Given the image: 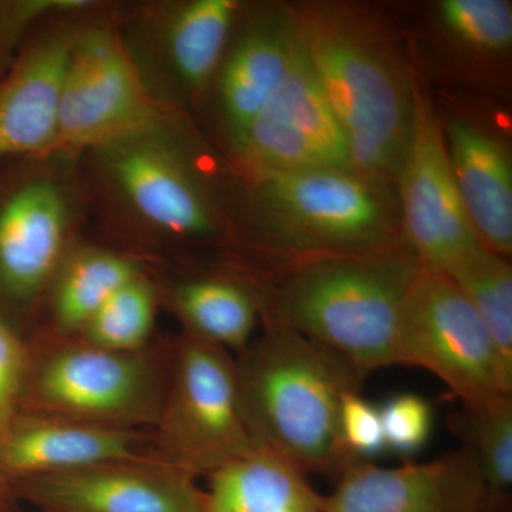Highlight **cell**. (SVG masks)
Instances as JSON below:
<instances>
[{"label": "cell", "mask_w": 512, "mask_h": 512, "mask_svg": "<svg viewBox=\"0 0 512 512\" xmlns=\"http://www.w3.org/2000/svg\"><path fill=\"white\" fill-rule=\"evenodd\" d=\"M30 365L28 346L0 313V434L22 410Z\"/></svg>", "instance_id": "obj_30"}, {"label": "cell", "mask_w": 512, "mask_h": 512, "mask_svg": "<svg viewBox=\"0 0 512 512\" xmlns=\"http://www.w3.org/2000/svg\"><path fill=\"white\" fill-rule=\"evenodd\" d=\"M39 160L0 161V313L8 320L46 295L70 251L72 190Z\"/></svg>", "instance_id": "obj_10"}, {"label": "cell", "mask_w": 512, "mask_h": 512, "mask_svg": "<svg viewBox=\"0 0 512 512\" xmlns=\"http://www.w3.org/2000/svg\"><path fill=\"white\" fill-rule=\"evenodd\" d=\"M12 493V485H10L9 481L3 476L2 471H0V505L8 504L9 497Z\"/></svg>", "instance_id": "obj_32"}, {"label": "cell", "mask_w": 512, "mask_h": 512, "mask_svg": "<svg viewBox=\"0 0 512 512\" xmlns=\"http://www.w3.org/2000/svg\"><path fill=\"white\" fill-rule=\"evenodd\" d=\"M0 512H15L13 510H10L9 505H0Z\"/></svg>", "instance_id": "obj_33"}, {"label": "cell", "mask_w": 512, "mask_h": 512, "mask_svg": "<svg viewBox=\"0 0 512 512\" xmlns=\"http://www.w3.org/2000/svg\"><path fill=\"white\" fill-rule=\"evenodd\" d=\"M165 386L144 350L114 352L76 339L32 359L22 410L138 430L156 424Z\"/></svg>", "instance_id": "obj_9"}, {"label": "cell", "mask_w": 512, "mask_h": 512, "mask_svg": "<svg viewBox=\"0 0 512 512\" xmlns=\"http://www.w3.org/2000/svg\"><path fill=\"white\" fill-rule=\"evenodd\" d=\"M393 365L433 373L466 407L512 399V373L501 362L483 320L440 272L420 269L404 296Z\"/></svg>", "instance_id": "obj_7"}, {"label": "cell", "mask_w": 512, "mask_h": 512, "mask_svg": "<svg viewBox=\"0 0 512 512\" xmlns=\"http://www.w3.org/2000/svg\"><path fill=\"white\" fill-rule=\"evenodd\" d=\"M234 154L252 180L330 168L353 170L348 141L302 45L284 84Z\"/></svg>", "instance_id": "obj_13"}, {"label": "cell", "mask_w": 512, "mask_h": 512, "mask_svg": "<svg viewBox=\"0 0 512 512\" xmlns=\"http://www.w3.org/2000/svg\"><path fill=\"white\" fill-rule=\"evenodd\" d=\"M171 303L187 335L227 352L247 348L262 315V299L225 276L187 279L175 286Z\"/></svg>", "instance_id": "obj_21"}, {"label": "cell", "mask_w": 512, "mask_h": 512, "mask_svg": "<svg viewBox=\"0 0 512 512\" xmlns=\"http://www.w3.org/2000/svg\"><path fill=\"white\" fill-rule=\"evenodd\" d=\"M487 512H511L510 498H508V495L495 494Z\"/></svg>", "instance_id": "obj_31"}, {"label": "cell", "mask_w": 512, "mask_h": 512, "mask_svg": "<svg viewBox=\"0 0 512 512\" xmlns=\"http://www.w3.org/2000/svg\"><path fill=\"white\" fill-rule=\"evenodd\" d=\"M12 491L40 512H205L197 478L163 460H130L29 478Z\"/></svg>", "instance_id": "obj_15"}, {"label": "cell", "mask_w": 512, "mask_h": 512, "mask_svg": "<svg viewBox=\"0 0 512 512\" xmlns=\"http://www.w3.org/2000/svg\"><path fill=\"white\" fill-rule=\"evenodd\" d=\"M164 111L154 123L89 150L101 184L150 234L200 241L218 232L211 190L187 141Z\"/></svg>", "instance_id": "obj_5"}, {"label": "cell", "mask_w": 512, "mask_h": 512, "mask_svg": "<svg viewBox=\"0 0 512 512\" xmlns=\"http://www.w3.org/2000/svg\"><path fill=\"white\" fill-rule=\"evenodd\" d=\"M141 275L133 259L94 247L72 249L64 256L47 293L57 329L79 335L114 292Z\"/></svg>", "instance_id": "obj_22"}, {"label": "cell", "mask_w": 512, "mask_h": 512, "mask_svg": "<svg viewBox=\"0 0 512 512\" xmlns=\"http://www.w3.org/2000/svg\"><path fill=\"white\" fill-rule=\"evenodd\" d=\"M299 42L292 9L259 10L229 42L215 76L222 128L234 151L291 72Z\"/></svg>", "instance_id": "obj_18"}, {"label": "cell", "mask_w": 512, "mask_h": 512, "mask_svg": "<svg viewBox=\"0 0 512 512\" xmlns=\"http://www.w3.org/2000/svg\"><path fill=\"white\" fill-rule=\"evenodd\" d=\"M420 269L404 244L293 265L262 299L266 328L315 340L370 375L393 366L397 320Z\"/></svg>", "instance_id": "obj_3"}, {"label": "cell", "mask_w": 512, "mask_h": 512, "mask_svg": "<svg viewBox=\"0 0 512 512\" xmlns=\"http://www.w3.org/2000/svg\"><path fill=\"white\" fill-rule=\"evenodd\" d=\"M141 86L106 20L79 26L57 104V151H89L154 123L164 113Z\"/></svg>", "instance_id": "obj_11"}, {"label": "cell", "mask_w": 512, "mask_h": 512, "mask_svg": "<svg viewBox=\"0 0 512 512\" xmlns=\"http://www.w3.org/2000/svg\"><path fill=\"white\" fill-rule=\"evenodd\" d=\"M450 424L476 457L488 490L507 495L512 485V399L463 406Z\"/></svg>", "instance_id": "obj_25"}, {"label": "cell", "mask_w": 512, "mask_h": 512, "mask_svg": "<svg viewBox=\"0 0 512 512\" xmlns=\"http://www.w3.org/2000/svg\"><path fill=\"white\" fill-rule=\"evenodd\" d=\"M386 451L410 457L426 446L433 430V409L424 397L400 393L379 406Z\"/></svg>", "instance_id": "obj_27"}, {"label": "cell", "mask_w": 512, "mask_h": 512, "mask_svg": "<svg viewBox=\"0 0 512 512\" xmlns=\"http://www.w3.org/2000/svg\"><path fill=\"white\" fill-rule=\"evenodd\" d=\"M444 275L466 296L490 333L501 362L512 373V268L484 245L456 259Z\"/></svg>", "instance_id": "obj_23"}, {"label": "cell", "mask_w": 512, "mask_h": 512, "mask_svg": "<svg viewBox=\"0 0 512 512\" xmlns=\"http://www.w3.org/2000/svg\"><path fill=\"white\" fill-rule=\"evenodd\" d=\"M156 315V289L141 274L114 292L77 338L114 352H141L153 332Z\"/></svg>", "instance_id": "obj_24"}, {"label": "cell", "mask_w": 512, "mask_h": 512, "mask_svg": "<svg viewBox=\"0 0 512 512\" xmlns=\"http://www.w3.org/2000/svg\"><path fill=\"white\" fill-rule=\"evenodd\" d=\"M96 8L90 0H12L0 2V76L6 72V59L19 40L39 20L50 16H76Z\"/></svg>", "instance_id": "obj_29"}, {"label": "cell", "mask_w": 512, "mask_h": 512, "mask_svg": "<svg viewBox=\"0 0 512 512\" xmlns=\"http://www.w3.org/2000/svg\"><path fill=\"white\" fill-rule=\"evenodd\" d=\"M154 427L158 457L195 478L210 476L254 448L242 412L237 363L227 350L184 333Z\"/></svg>", "instance_id": "obj_6"}, {"label": "cell", "mask_w": 512, "mask_h": 512, "mask_svg": "<svg viewBox=\"0 0 512 512\" xmlns=\"http://www.w3.org/2000/svg\"><path fill=\"white\" fill-rule=\"evenodd\" d=\"M239 9L235 0L148 3L116 23L124 52L156 106L181 109L210 89Z\"/></svg>", "instance_id": "obj_8"}, {"label": "cell", "mask_w": 512, "mask_h": 512, "mask_svg": "<svg viewBox=\"0 0 512 512\" xmlns=\"http://www.w3.org/2000/svg\"><path fill=\"white\" fill-rule=\"evenodd\" d=\"M404 247L424 271H444L483 245L458 195L439 117L414 82L409 146L397 174Z\"/></svg>", "instance_id": "obj_12"}, {"label": "cell", "mask_w": 512, "mask_h": 512, "mask_svg": "<svg viewBox=\"0 0 512 512\" xmlns=\"http://www.w3.org/2000/svg\"><path fill=\"white\" fill-rule=\"evenodd\" d=\"M444 32L456 45L481 56H500L512 46V5L507 0H444Z\"/></svg>", "instance_id": "obj_26"}, {"label": "cell", "mask_w": 512, "mask_h": 512, "mask_svg": "<svg viewBox=\"0 0 512 512\" xmlns=\"http://www.w3.org/2000/svg\"><path fill=\"white\" fill-rule=\"evenodd\" d=\"M130 460H161L153 437L25 410L0 434V471L10 485Z\"/></svg>", "instance_id": "obj_16"}, {"label": "cell", "mask_w": 512, "mask_h": 512, "mask_svg": "<svg viewBox=\"0 0 512 512\" xmlns=\"http://www.w3.org/2000/svg\"><path fill=\"white\" fill-rule=\"evenodd\" d=\"M340 447L350 463L369 461L386 451L379 406L360 392L345 394L339 412Z\"/></svg>", "instance_id": "obj_28"}, {"label": "cell", "mask_w": 512, "mask_h": 512, "mask_svg": "<svg viewBox=\"0 0 512 512\" xmlns=\"http://www.w3.org/2000/svg\"><path fill=\"white\" fill-rule=\"evenodd\" d=\"M207 478L205 512H323V495L308 473L265 448H252Z\"/></svg>", "instance_id": "obj_20"}, {"label": "cell", "mask_w": 512, "mask_h": 512, "mask_svg": "<svg viewBox=\"0 0 512 512\" xmlns=\"http://www.w3.org/2000/svg\"><path fill=\"white\" fill-rule=\"evenodd\" d=\"M458 195L484 247L512 254V161L507 146L464 119L443 128Z\"/></svg>", "instance_id": "obj_19"}, {"label": "cell", "mask_w": 512, "mask_h": 512, "mask_svg": "<svg viewBox=\"0 0 512 512\" xmlns=\"http://www.w3.org/2000/svg\"><path fill=\"white\" fill-rule=\"evenodd\" d=\"M242 412L254 447L281 454L306 473L338 478L350 466L339 440L340 404L366 376L345 356L289 330L238 353Z\"/></svg>", "instance_id": "obj_2"}, {"label": "cell", "mask_w": 512, "mask_h": 512, "mask_svg": "<svg viewBox=\"0 0 512 512\" xmlns=\"http://www.w3.org/2000/svg\"><path fill=\"white\" fill-rule=\"evenodd\" d=\"M299 40L346 141L353 170L396 180L409 146L414 82L392 40L348 6L292 9Z\"/></svg>", "instance_id": "obj_1"}, {"label": "cell", "mask_w": 512, "mask_h": 512, "mask_svg": "<svg viewBox=\"0 0 512 512\" xmlns=\"http://www.w3.org/2000/svg\"><path fill=\"white\" fill-rule=\"evenodd\" d=\"M494 495L476 457L463 447L394 468L355 461L323 495V512H487Z\"/></svg>", "instance_id": "obj_14"}, {"label": "cell", "mask_w": 512, "mask_h": 512, "mask_svg": "<svg viewBox=\"0 0 512 512\" xmlns=\"http://www.w3.org/2000/svg\"><path fill=\"white\" fill-rule=\"evenodd\" d=\"M70 18L29 39L0 76V161L57 151L60 84L79 29Z\"/></svg>", "instance_id": "obj_17"}, {"label": "cell", "mask_w": 512, "mask_h": 512, "mask_svg": "<svg viewBox=\"0 0 512 512\" xmlns=\"http://www.w3.org/2000/svg\"><path fill=\"white\" fill-rule=\"evenodd\" d=\"M251 210L266 247L291 266L397 247L386 184L355 170L301 171L252 180Z\"/></svg>", "instance_id": "obj_4"}]
</instances>
